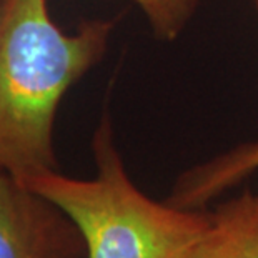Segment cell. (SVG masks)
Instances as JSON below:
<instances>
[{
    "instance_id": "3",
    "label": "cell",
    "mask_w": 258,
    "mask_h": 258,
    "mask_svg": "<svg viewBox=\"0 0 258 258\" xmlns=\"http://www.w3.org/2000/svg\"><path fill=\"white\" fill-rule=\"evenodd\" d=\"M0 258H87L85 241L60 208L0 168Z\"/></svg>"
},
{
    "instance_id": "2",
    "label": "cell",
    "mask_w": 258,
    "mask_h": 258,
    "mask_svg": "<svg viewBox=\"0 0 258 258\" xmlns=\"http://www.w3.org/2000/svg\"><path fill=\"white\" fill-rule=\"evenodd\" d=\"M97 175L47 172L20 180L62 210L85 241L87 258H186L210 225V213L148 199L130 180L103 118L93 135Z\"/></svg>"
},
{
    "instance_id": "4",
    "label": "cell",
    "mask_w": 258,
    "mask_h": 258,
    "mask_svg": "<svg viewBox=\"0 0 258 258\" xmlns=\"http://www.w3.org/2000/svg\"><path fill=\"white\" fill-rule=\"evenodd\" d=\"M186 258H258V194L243 191L210 212V225Z\"/></svg>"
},
{
    "instance_id": "5",
    "label": "cell",
    "mask_w": 258,
    "mask_h": 258,
    "mask_svg": "<svg viewBox=\"0 0 258 258\" xmlns=\"http://www.w3.org/2000/svg\"><path fill=\"white\" fill-rule=\"evenodd\" d=\"M256 170L258 144L240 145L183 173L167 202L180 208H200Z\"/></svg>"
},
{
    "instance_id": "1",
    "label": "cell",
    "mask_w": 258,
    "mask_h": 258,
    "mask_svg": "<svg viewBox=\"0 0 258 258\" xmlns=\"http://www.w3.org/2000/svg\"><path fill=\"white\" fill-rule=\"evenodd\" d=\"M112 20L65 34L47 0L0 5V168L15 178L57 172L53 123L70 87L105 55Z\"/></svg>"
},
{
    "instance_id": "8",
    "label": "cell",
    "mask_w": 258,
    "mask_h": 258,
    "mask_svg": "<svg viewBox=\"0 0 258 258\" xmlns=\"http://www.w3.org/2000/svg\"><path fill=\"white\" fill-rule=\"evenodd\" d=\"M4 4V0H0V5H2Z\"/></svg>"
},
{
    "instance_id": "7",
    "label": "cell",
    "mask_w": 258,
    "mask_h": 258,
    "mask_svg": "<svg viewBox=\"0 0 258 258\" xmlns=\"http://www.w3.org/2000/svg\"><path fill=\"white\" fill-rule=\"evenodd\" d=\"M255 5H256V10H258V0H255Z\"/></svg>"
},
{
    "instance_id": "6",
    "label": "cell",
    "mask_w": 258,
    "mask_h": 258,
    "mask_svg": "<svg viewBox=\"0 0 258 258\" xmlns=\"http://www.w3.org/2000/svg\"><path fill=\"white\" fill-rule=\"evenodd\" d=\"M142 9L153 34L160 40H175L182 34L199 0H134Z\"/></svg>"
}]
</instances>
